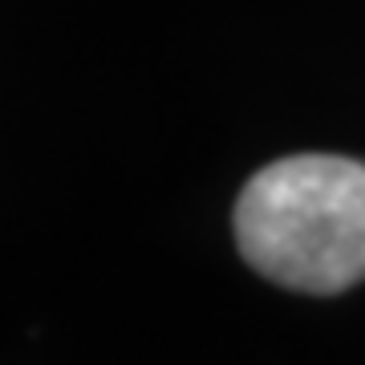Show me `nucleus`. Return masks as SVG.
I'll return each instance as SVG.
<instances>
[{
  "instance_id": "obj_1",
  "label": "nucleus",
  "mask_w": 365,
  "mask_h": 365,
  "mask_svg": "<svg viewBox=\"0 0 365 365\" xmlns=\"http://www.w3.org/2000/svg\"><path fill=\"white\" fill-rule=\"evenodd\" d=\"M235 248L272 284L333 297L365 280V163L288 155L235 199Z\"/></svg>"
}]
</instances>
